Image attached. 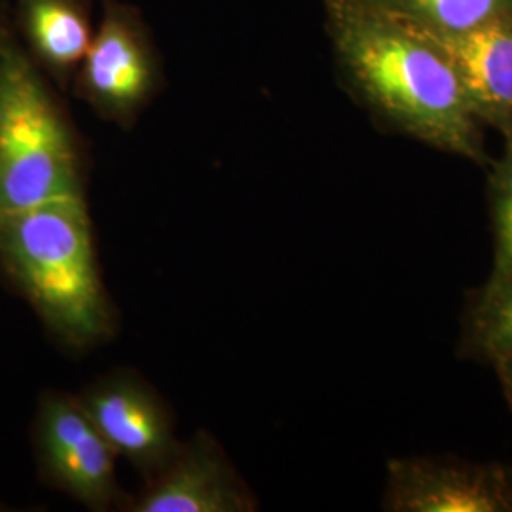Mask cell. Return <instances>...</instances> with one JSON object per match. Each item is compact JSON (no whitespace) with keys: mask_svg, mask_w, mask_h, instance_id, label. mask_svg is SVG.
<instances>
[{"mask_svg":"<svg viewBox=\"0 0 512 512\" xmlns=\"http://www.w3.org/2000/svg\"><path fill=\"white\" fill-rule=\"evenodd\" d=\"M344 90L382 128L488 165L482 124L437 38L368 0H319Z\"/></svg>","mask_w":512,"mask_h":512,"instance_id":"1","label":"cell"},{"mask_svg":"<svg viewBox=\"0 0 512 512\" xmlns=\"http://www.w3.org/2000/svg\"><path fill=\"white\" fill-rule=\"evenodd\" d=\"M0 268L40 321L69 348L114 334L86 198L0 213Z\"/></svg>","mask_w":512,"mask_h":512,"instance_id":"2","label":"cell"},{"mask_svg":"<svg viewBox=\"0 0 512 512\" xmlns=\"http://www.w3.org/2000/svg\"><path fill=\"white\" fill-rule=\"evenodd\" d=\"M84 198V160L52 82L12 38L0 65V213Z\"/></svg>","mask_w":512,"mask_h":512,"instance_id":"3","label":"cell"},{"mask_svg":"<svg viewBox=\"0 0 512 512\" xmlns=\"http://www.w3.org/2000/svg\"><path fill=\"white\" fill-rule=\"evenodd\" d=\"M162 86L164 59L143 12L103 0L92 46L74 74V95L103 120L131 129Z\"/></svg>","mask_w":512,"mask_h":512,"instance_id":"4","label":"cell"},{"mask_svg":"<svg viewBox=\"0 0 512 512\" xmlns=\"http://www.w3.org/2000/svg\"><path fill=\"white\" fill-rule=\"evenodd\" d=\"M35 450L40 475L55 490L92 511H109L120 503L116 454L80 397L52 391L40 399Z\"/></svg>","mask_w":512,"mask_h":512,"instance_id":"5","label":"cell"},{"mask_svg":"<svg viewBox=\"0 0 512 512\" xmlns=\"http://www.w3.org/2000/svg\"><path fill=\"white\" fill-rule=\"evenodd\" d=\"M391 512H512V469L495 461L403 458L387 463Z\"/></svg>","mask_w":512,"mask_h":512,"instance_id":"6","label":"cell"},{"mask_svg":"<svg viewBox=\"0 0 512 512\" xmlns=\"http://www.w3.org/2000/svg\"><path fill=\"white\" fill-rule=\"evenodd\" d=\"M80 401L116 458L129 461L147 480L181 448L164 401L133 372H112Z\"/></svg>","mask_w":512,"mask_h":512,"instance_id":"7","label":"cell"},{"mask_svg":"<svg viewBox=\"0 0 512 512\" xmlns=\"http://www.w3.org/2000/svg\"><path fill=\"white\" fill-rule=\"evenodd\" d=\"M128 507L133 512H251L255 495L243 484L219 444L207 433L181 444L177 454Z\"/></svg>","mask_w":512,"mask_h":512,"instance_id":"8","label":"cell"},{"mask_svg":"<svg viewBox=\"0 0 512 512\" xmlns=\"http://www.w3.org/2000/svg\"><path fill=\"white\" fill-rule=\"evenodd\" d=\"M431 37L450 57L476 120L501 135L512 129V14L469 33Z\"/></svg>","mask_w":512,"mask_h":512,"instance_id":"9","label":"cell"},{"mask_svg":"<svg viewBox=\"0 0 512 512\" xmlns=\"http://www.w3.org/2000/svg\"><path fill=\"white\" fill-rule=\"evenodd\" d=\"M19 44L48 80L71 90L74 74L92 46V0H16Z\"/></svg>","mask_w":512,"mask_h":512,"instance_id":"10","label":"cell"},{"mask_svg":"<svg viewBox=\"0 0 512 512\" xmlns=\"http://www.w3.org/2000/svg\"><path fill=\"white\" fill-rule=\"evenodd\" d=\"M435 37L469 33L512 14V0H368Z\"/></svg>","mask_w":512,"mask_h":512,"instance_id":"11","label":"cell"},{"mask_svg":"<svg viewBox=\"0 0 512 512\" xmlns=\"http://www.w3.org/2000/svg\"><path fill=\"white\" fill-rule=\"evenodd\" d=\"M465 346L492 365L512 357V274L488 279L476 296L465 323Z\"/></svg>","mask_w":512,"mask_h":512,"instance_id":"12","label":"cell"},{"mask_svg":"<svg viewBox=\"0 0 512 512\" xmlns=\"http://www.w3.org/2000/svg\"><path fill=\"white\" fill-rule=\"evenodd\" d=\"M490 213L494 232V266L490 279L512 274V129L503 133V154L490 169Z\"/></svg>","mask_w":512,"mask_h":512,"instance_id":"13","label":"cell"},{"mask_svg":"<svg viewBox=\"0 0 512 512\" xmlns=\"http://www.w3.org/2000/svg\"><path fill=\"white\" fill-rule=\"evenodd\" d=\"M14 37H16V29H14L12 4L8 0H0V65H2L6 46Z\"/></svg>","mask_w":512,"mask_h":512,"instance_id":"14","label":"cell"},{"mask_svg":"<svg viewBox=\"0 0 512 512\" xmlns=\"http://www.w3.org/2000/svg\"><path fill=\"white\" fill-rule=\"evenodd\" d=\"M494 366L497 378H499V384H501V389H503V395L507 399V404L511 406L512 412V357L499 359V361H495Z\"/></svg>","mask_w":512,"mask_h":512,"instance_id":"15","label":"cell"}]
</instances>
